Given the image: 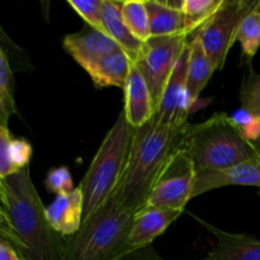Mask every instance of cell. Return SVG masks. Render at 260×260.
I'll return each mask as SVG.
<instances>
[{"mask_svg": "<svg viewBox=\"0 0 260 260\" xmlns=\"http://www.w3.org/2000/svg\"><path fill=\"white\" fill-rule=\"evenodd\" d=\"M4 210L20 241L18 251L22 260H62L68 238L56 233L46 216L29 174V168L3 179Z\"/></svg>", "mask_w": 260, "mask_h": 260, "instance_id": "6da1fadb", "label": "cell"}, {"mask_svg": "<svg viewBox=\"0 0 260 260\" xmlns=\"http://www.w3.org/2000/svg\"><path fill=\"white\" fill-rule=\"evenodd\" d=\"M187 126H165L152 117L151 121L136 128L126 168L113 197L134 212L144 208L160 170L183 144Z\"/></svg>", "mask_w": 260, "mask_h": 260, "instance_id": "7a4b0ae2", "label": "cell"}, {"mask_svg": "<svg viewBox=\"0 0 260 260\" xmlns=\"http://www.w3.org/2000/svg\"><path fill=\"white\" fill-rule=\"evenodd\" d=\"M135 213L112 197L68 238L62 260H123L134 254L137 250L129 244V231Z\"/></svg>", "mask_w": 260, "mask_h": 260, "instance_id": "3957f363", "label": "cell"}, {"mask_svg": "<svg viewBox=\"0 0 260 260\" xmlns=\"http://www.w3.org/2000/svg\"><path fill=\"white\" fill-rule=\"evenodd\" d=\"M182 146L196 173L220 170L258 156L255 147L239 132L230 116L221 112L198 124H188Z\"/></svg>", "mask_w": 260, "mask_h": 260, "instance_id": "277c9868", "label": "cell"}, {"mask_svg": "<svg viewBox=\"0 0 260 260\" xmlns=\"http://www.w3.org/2000/svg\"><path fill=\"white\" fill-rule=\"evenodd\" d=\"M135 131L136 128L127 122L122 111L107 132L80 183L84 194L83 222L102 210L113 197L126 168Z\"/></svg>", "mask_w": 260, "mask_h": 260, "instance_id": "5b68a950", "label": "cell"}, {"mask_svg": "<svg viewBox=\"0 0 260 260\" xmlns=\"http://www.w3.org/2000/svg\"><path fill=\"white\" fill-rule=\"evenodd\" d=\"M196 174L189 154L180 145L160 170L145 206L184 212L192 200Z\"/></svg>", "mask_w": 260, "mask_h": 260, "instance_id": "8992f818", "label": "cell"}, {"mask_svg": "<svg viewBox=\"0 0 260 260\" xmlns=\"http://www.w3.org/2000/svg\"><path fill=\"white\" fill-rule=\"evenodd\" d=\"M190 41L187 36L150 37L142 42L141 51L134 62L144 76L151 93L155 112L161 101L168 80Z\"/></svg>", "mask_w": 260, "mask_h": 260, "instance_id": "52a82bcc", "label": "cell"}, {"mask_svg": "<svg viewBox=\"0 0 260 260\" xmlns=\"http://www.w3.org/2000/svg\"><path fill=\"white\" fill-rule=\"evenodd\" d=\"M256 4L248 0H225L221 9L197 33L216 70L223 69L229 51L236 42V33L244 15Z\"/></svg>", "mask_w": 260, "mask_h": 260, "instance_id": "ba28073f", "label": "cell"}, {"mask_svg": "<svg viewBox=\"0 0 260 260\" xmlns=\"http://www.w3.org/2000/svg\"><path fill=\"white\" fill-rule=\"evenodd\" d=\"M189 46L190 41L185 46L182 56L178 60L168 80L161 101L154 114V119L160 124L175 127H184L188 124V117L192 112V103L187 86Z\"/></svg>", "mask_w": 260, "mask_h": 260, "instance_id": "9c48e42d", "label": "cell"}, {"mask_svg": "<svg viewBox=\"0 0 260 260\" xmlns=\"http://www.w3.org/2000/svg\"><path fill=\"white\" fill-rule=\"evenodd\" d=\"M229 185L256 187L260 189V156L220 170H206L196 174L192 198Z\"/></svg>", "mask_w": 260, "mask_h": 260, "instance_id": "30bf717a", "label": "cell"}, {"mask_svg": "<svg viewBox=\"0 0 260 260\" xmlns=\"http://www.w3.org/2000/svg\"><path fill=\"white\" fill-rule=\"evenodd\" d=\"M62 45L66 52L85 71L107 55L122 50L108 35L90 27L68 35Z\"/></svg>", "mask_w": 260, "mask_h": 260, "instance_id": "8fae6325", "label": "cell"}, {"mask_svg": "<svg viewBox=\"0 0 260 260\" xmlns=\"http://www.w3.org/2000/svg\"><path fill=\"white\" fill-rule=\"evenodd\" d=\"M213 238L216 244L201 260H260V240L246 234H231L220 230L198 216L190 215Z\"/></svg>", "mask_w": 260, "mask_h": 260, "instance_id": "7c38bea8", "label": "cell"}, {"mask_svg": "<svg viewBox=\"0 0 260 260\" xmlns=\"http://www.w3.org/2000/svg\"><path fill=\"white\" fill-rule=\"evenodd\" d=\"M182 213L180 211L145 206L135 213L129 231V244L132 248L135 250L149 248L150 244L157 236L162 235Z\"/></svg>", "mask_w": 260, "mask_h": 260, "instance_id": "4fadbf2b", "label": "cell"}, {"mask_svg": "<svg viewBox=\"0 0 260 260\" xmlns=\"http://www.w3.org/2000/svg\"><path fill=\"white\" fill-rule=\"evenodd\" d=\"M84 194L81 187H76L68 194H61L46 207V216L53 230L63 238H70L83 225Z\"/></svg>", "mask_w": 260, "mask_h": 260, "instance_id": "5bb4252c", "label": "cell"}, {"mask_svg": "<svg viewBox=\"0 0 260 260\" xmlns=\"http://www.w3.org/2000/svg\"><path fill=\"white\" fill-rule=\"evenodd\" d=\"M123 90V112L127 122L135 128H139L151 121L155 114L151 93L144 76L134 62L131 65V70H129V75L127 78Z\"/></svg>", "mask_w": 260, "mask_h": 260, "instance_id": "9a60e30c", "label": "cell"}, {"mask_svg": "<svg viewBox=\"0 0 260 260\" xmlns=\"http://www.w3.org/2000/svg\"><path fill=\"white\" fill-rule=\"evenodd\" d=\"M183 2H157L145 0L149 14L151 37L189 36L185 29V17L182 12Z\"/></svg>", "mask_w": 260, "mask_h": 260, "instance_id": "2e32d148", "label": "cell"}, {"mask_svg": "<svg viewBox=\"0 0 260 260\" xmlns=\"http://www.w3.org/2000/svg\"><path fill=\"white\" fill-rule=\"evenodd\" d=\"M102 18L106 32L124 52L132 62H136L141 51L142 42L137 40L122 17V2L119 0H103Z\"/></svg>", "mask_w": 260, "mask_h": 260, "instance_id": "e0dca14e", "label": "cell"}, {"mask_svg": "<svg viewBox=\"0 0 260 260\" xmlns=\"http://www.w3.org/2000/svg\"><path fill=\"white\" fill-rule=\"evenodd\" d=\"M131 65L132 61L127 53L123 50H118L96 61L86 70V73L90 76L95 88L117 86L123 89L129 75Z\"/></svg>", "mask_w": 260, "mask_h": 260, "instance_id": "ac0fdd59", "label": "cell"}, {"mask_svg": "<svg viewBox=\"0 0 260 260\" xmlns=\"http://www.w3.org/2000/svg\"><path fill=\"white\" fill-rule=\"evenodd\" d=\"M215 71V65L203 50L201 40L197 35L193 36L192 40H190L187 70L188 94H189L192 106L198 101L201 93L206 88Z\"/></svg>", "mask_w": 260, "mask_h": 260, "instance_id": "d6986e66", "label": "cell"}, {"mask_svg": "<svg viewBox=\"0 0 260 260\" xmlns=\"http://www.w3.org/2000/svg\"><path fill=\"white\" fill-rule=\"evenodd\" d=\"M225 0H183L182 12L185 17V29L189 37L197 35L201 28L212 19Z\"/></svg>", "mask_w": 260, "mask_h": 260, "instance_id": "ffe728a7", "label": "cell"}, {"mask_svg": "<svg viewBox=\"0 0 260 260\" xmlns=\"http://www.w3.org/2000/svg\"><path fill=\"white\" fill-rule=\"evenodd\" d=\"M236 41L240 43L243 55L250 62L260 48V2H256L244 15L238 28Z\"/></svg>", "mask_w": 260, "mask_h": 260, "instance_id": "44dd1931", "label": "cell"}, {"mask_svg": "<svg viewBox=\"0 0 260 260\" xmlns=\"http://www.w3.org/2000/svg\"><path fill=\"white\" fill-rule=\"evenodd\" d=\"M17 113L12 69L0 43V126L8 127L12 116Z\"/></svg>", "mask_w": 260, "mask_h": 260, "instance_id": "7402d4cb", "label": "cell"}, {"mask_svg": "<svg viewBox=\"0 0 260 260\" xmlns=\"http://www.w3.org/2000/svg\"><path fill=\"white\" fill-rule=\"evenodd\" d=\"M122 17L132 35L141 42L149 40L150 24L145 0H124L122 2Z\"/></svg>", "mask_w": 260, "mask_h": 260, "instance_id": "603a6c76", "label": "cell"}, {"mask_svg": "<svg viewBox=\"0 0 260 260\" xmlns=\"http://www.w3.org/2000/svg\"><path fill=\"white\" fill-rule=\"evenodd\" d=\"M68 4L85 20L88 27L107 35L102 18L103 0H69Z\"/></svg>", "mask_w": 260, "mask_h": 260, "instance_id": "cb8c5ba5", "label": "cell"}, {"mask_svg": "<svg viewBox=\"0 0 260 260\" xmlns=\"http://www.w3.org/2000/svg\"><path fill=\"white\" fill-rule=\"evenodd\" d=\"M241 107L260 117V74L250 68L240 90Z\"/></svg>", "mask_w": 260, "mask_h": 260, "instance_id": "d4e9b609", "label": "cell"}, {"mask_svg": "<svg viewBox=\"0 0 260 260\" xmlns=\"http://www.w3.org/2000/svg\"><path fill=\"white\" fill-rule=\"evenodd\" d=\"M231 121L235 124L243 137L248 140L251 144H255L260 140V117L250 113L249 111L241 107L240 109L235 112L233 116H230Z\"/></svg>", "mask_w": 260, "mask_h": 260, "instance_id": "484cf974", "label": "cell"}, {"mask_svg": "<svg viewBox=\"0 0 260 260\" xmlns=\"http://www.w3.org/2000/svg\"><path fill=\"white\" fill-rule=\"evenodd\" d=\"M45 185L47 190L56 193L57 196L68 194L75 189L71 173L66 167H57L51 169L47 173Z\"/></svg>", "mask_w": 260, "mask_h": 260, "instance_id": "4316f807", "label": "cell"}, {"mask_svg": "<svg viewBox=\"0 0 260 260\" xmlns=\"http://www.w3.org/2000/svg\"><path fill=\"white\" fill-rule=\"evenodd\" d=\"M13 137L8 127L0 126V179L10 177L15 174L19 170L13 165L12 159H10V142Z\"/></svg>", "mask_w": 260, "mask_h": 260, "instance_id": "83f0119b", "label": "cell"}, {"mask_svg": "<svg viewBox=\"0 0 260 260\" xmlns=\"http://www.w3.org/2000/svg\"><path fill=\"white\" fill-rule=\"evenodd\" d=\"M9 152L13 165L18 170L28 168V164H29L33 152L32 145H30V142L28 140L22 139V137H19V139L13 137L12 142H10Z\"/></svg>", "mask_w": 260, "mask_h": 260, "instance_id": "f1b7e54d", "label": "cell"}, {"mask_svg": "<svg viewBox=\"0 0 260 260\" xmlns=\"http://www.w3.org/2000/svg\"><path fill=\"white\" fill-rule=\"evenodd\" d=\"M0 236L3 239L12 244L17 251L20 250V241L18 239L17 234H15L14 229H13L12 222H10L9 217L7 215V211L4 210L2 205H0Z\"/></svg>", "mask_w": 260, "mask_h": 260, "instance_id": "f546056e", "label": "cell"}, {"mask_svg": "<svg viewBox=\"0 0 260 260\" xmlns=\"http://www.w3.org/2000/svg\"><path fill=\"white\" fill-rule=\"evenodd\" d=\"M0 260H22L17 249L8 241L0 244Z\"/></svg>", "mask_w": 260, "mask_h": 260, "instance_id": "4dcf8cb0", "label": "cell"}, {"mask_svg": "<svg viewBox=\"0 0 260 260\" xmlns=\"http://www.w3.org/2000/svg\"><path fill=\"white\" fill-rule=\"evenodd\" d=\"M145 249H141V250L135 251L134 254H131V260H161L157 255H155L154 253H146L145 254ZM129 255L126 256L123 260H128Z\"/></svg>", "mask_w": 260, "mask_h": 260, "instance_id": "1f68e13d", "label": "cell"}, {"mask_svg": "<svg viewBox=\"0 0 260 260\" xmlns=\"http://www.w3.org/2000/svg\"><path fill=\"white\" fill-rule=\"evenodd\" d=\"M5 203H7V197H5L4 184H3V180L0 179V205L5 207Z\"/></svg>", "mask_w": 260, "mask_h": 260, "instance_id": "d6a6232c", "label": "cell"}, {"mask_svg": "<svg viewBox=\"0 0 260 260\" xmlns=\"http://www.w3.org/2000/svg\"><path fill=\"white\" fill-rule=\"evenodd\" d=\"M254 147H255L256 152H258V156H260V140L258 142H255V144H254Z\"/></svg>", "mask_w": 260, "mask_h": 260, "instance_id": "836d02e7", "label": "cell"}, {"mask_svg": "<svg viewBox=\"0 0 260 260\" xmlns=\"http://www.w3.org/2000/svg\"><path fill=\"white\" fill-rule=\"evenodd\" d=\"M4 241H7V240H5V239H3L2 236H0V244H3V243H4Z\"/></svg>", "mask_w": 260, "mask_h": 260, "instance_id": "e575fe53", "label": "cell"}]
</instances>
